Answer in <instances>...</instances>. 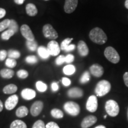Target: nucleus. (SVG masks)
Returning <instances> with one entry per match:
<instances>
[{
    "instance_id": "obj_19",
    "label": "nucleus",
    "mask_w": 128,
    "mask_h": 128,
    "mask_svg": "<svg viewBox=\"0 0 128 128\" xmlns=\"http://www.w3.org/2000/svg\"><path fill=\"white\" fill-rule=\"evenodd\" d=\"M38 54L39 56L43 60H47L50 56V55L48 51L47 48L44 46H40L38 48Z\"/></svg>"
},
{
    "instance_id": "obj_26",
    "label": "nucleus",
    "mask_w": 128,
    "mask_h": 128,
    "mask_svg": "<svg viewBox=\"0 0 128 128\" xmlns=\"http://www.w3.org/2000/svg\"><path fill=\"white\" fill-rule=\"evenodd\" d=\"M14 34H15V32L13 30L8 29L1 34V39L4 40H8L11 37H12Z\"/></svg>"
},
{
    "instance_id": "obj_11",
    "label": "nucleus",
    "mask_w": 128,
    "mask_h": 128,
    "mask_svg": "<svg viewBox=\"0 0 128 128\" xmlns=\"http://www.w3.org/2000/svg\"><path fill=\"white\" fill-rule=\"evenodd\" d=\"M44 108V103L42 101H36L32 105L30 113L33 116H38L40 114Z\"/></svg>"
},
{
    "instance_id": "obj_7",
    "label": "nucleus",
    "mask_w": 128,
    "mask_h": 128,
    "mask_svg": "<svg viewBox=\"0 0 128 128\" xmlns=\"http://www.w3.org/2000/svg\"><path fill=\"white\" fill-rule=\"evenodd\" d=\"M98 108V101L97 97L94 95L90 96L86 103V108L88 111L94 113Z\"/></svg>"
},
{
    "instance_id": "obj_5",
    "label": "nucleus",
    "mask_w": 128,
    "mask_h": 128,
    "mask_svg": "<svg viewBox=\"0 0 128 128\" xmlns=\"http://www.w3.org/2000/svg\"><path fill=\"white\" fill-rule=\"evenodd\" d=\"M64 109L68 114L76 116L80 113V107L78 104L74 102H68L64 105Z\"/></svg>"
},
{
    "instance_id": "obj_1",
    "label": "nucleus",
    "mask_w": 128,
    "mask_h": 128,
    "mask_svg": "<svg viewBox=\"0 0 128 128\" xmlns=\"http://www.w3.org/2000/svg\"><path fill=\"white\" fill-rule=\"evenodd\" d=\"M91 40L98 44H103L108 40V36L102 28H95L91 30L89 33Z\"/></svg>"
},
{
    "instance_id": "obj_51",
    "label": "nucleus",
    "mask_w": 128,
    "mask_h": 128,
    "mask_svg": "<svg viewBox=\"0 0 128 128\" xmlns=\"http://www.w3.org/2000/svg\"><path fill=\"white\" fill-rule=\"evenodd\" d=\"M106 118H107V115H105V116H104V119H106Z\"/></svg>"
},
{
    "instance_id": "obj_28",
    "label": "nucleus",
    "mask_w": 128,
    "mask_h": 128,
    "mask_svg": "<svg viewBox=\"0 0 128 128\" xmlns=\"http://www.w3.org/2000/svg\"><path fill=\"white\" fill-rule=\"evenodd\" d=\"M36 87L39 92H45L48 89V86L46 84L41 81H37L36 83Z\"/></svg>"
},
{
    "instance_id": "obj_37",
    "label": "nucleus",
    "mask_w": 128,
    "mask_h": 128,
    "mask_svg": "<svg viewBox=\"0 0 128 128\" xmlns=\"http://www.w3.org/2000/svg\"><path fill=\"white\" fill-rule=\"evenodd\" d=\"M32 128H46L44 122L42 120H38L34 123Z\"/></svg>"
},
{
    "instance_id": "obj_14",
    "label": "nucleus",
    "mask_w": 128,
    "mask_h": 128,
    "mask_svg": "<svg viewBox=\"0 0 128 128\" xmlns=\"http://www.w3.org/2000/svg\"><path fill=\"white\" fill-rule=\"evenodd\" d=\"M97 119L96 116L90 115L84 118L81 124L82 128H88L97 122Z\"/></svg>"
},
{
    "instance_id": "obj_16",
    "label": "nucleus",
    "mask_w": 128,
    "mask_h": 128,
    "mask_svg": "<svg viewBox=\"0 0 128 128\" xmlns=\"http://www.w3.org/2000/svg\"><path fill=\"white\" fill-rule=\"evenodd\" d=\"M67 94L70 98H80L84 95V92L80 88L74 87L69 90L67 92Z\"/></svg>"
},
{
    "instance_id": "obj_53",
    "label": "nucleus",
    "mask_w": 128,
    "mask_h": 128,
    "mask_svg": "<svg viewBox=\"0 0 128 128\" xmlns=\"http://www.w3.org/2000/svg\"><path fill=\"white\" fill-rule=\"evenodd\" d=\"M44 1H49V0H44Z\"/></svg>"
},
{
    "instance_id": "obj_30",
    "label": "nucleus",
    "mask_w": 128,
    "mask_h": 128,
    "mask_svg": "<svg viewBox=\"0 0 128 128\" xmlns=\"http://www.w3.org/2000/svg\"><path fill=\"white\" fill-rule=\"evenodd\" d=\"M21 54L20 52L18 50H10L8 52V56L10 58L14 59V60H16L18 59L20 57Z\"/></svg>"
},
{
    "instance_id": "obj_29",
    "label": "nucleus",
    "mask_w": 128,
    "mask_h": 128,
    "mask_svg": "<svg viewBox=\"0 0 128 128\" xmlns=\"http://www.w3.org/2000/svg\"><path fill=\"white\" fill-rule=\"evenodd\" d=\"M90 80V74L88 71H85L80 79V82L84 84L88 82Z\"/></svg>"
},
{
    "instance_id": "obj_18",
    "label": "nucleus",
    "mask_w": 128,
    "mask_h": 128,
    "mask_svg": "<svg viewBox=\"0 0 128 128\" xmlns=\"http://www.w3.org/2000/svg\"><path fill=\"white\" fill-rule=\"evenodd\" d=\"M26 12L28 15L31 16V17H34L37 15L38 11L34 4L29 3V4H27L26 7Z\"/></svg>"
},
{
    "instance_id": "obj_31",
    "label": "nucleus",
    "mask_w": 128,
    "mask_h": 128,
    "mask_svg": "<svg viewBox=\"0 0 128 128\" xmlns=\"http://www.w3.org/2000/svg\"><path fill=\"white\" fill-rule=\"evenodd\" d=\"M73 40V38H66V39H64L62 43L60 44V49L62 50H65V49L68 47V46L71 44V42Z\"/></svg>"
},
{
    "instance_id": "obj_43",
    "label": "nucleus",
    "mask_w": 128,
    "mask_h": 128,
    "mask_svg": "<svg viewBox=\"0 0 128 128\" xmlns=\"http://www.w3.org/2000/svg\"><path fill=\"white\" fill-rule=\"evenodd\" d=\"M59 85L58 84V82H53L51 84V89L54 92H57L58 90H59Z\"/></svg>"
},
{
    "instance_id": "obj_33",
    "label": "nucleus",
    "mask_w": 128,
    "mask_h": 128,
    "mask_svg": "<svg viewBox=\"0 0 128 128\" xmlns=\"http://www.w3.org/2000/svg\"><path fill=\"white\" fill-rule=\"evenodd\" d=\"M8 29H10L13 30L16 33H17L18 30V26L16 20H10V23L8 28Z\"/></svg>"
},
{
    "instance_id": "obj_25",
    "label": "nucleus",
    "mask_w": 128,
    "mask_h": 128,
    "mask_svg": "<svg viewBox=\"0 0 128 128\" xmlns=\"http://www.w3.org/2000/svg\"><path fill=\"white\" fill-rule=\"evenodd\" d=\"M50 114L53 118L56 119H62L64 117L63 112L58 108H53L50 111Z\"/></svg>"
},
{
    "instance_id": "obj_17",
    "label": "nucleus",
    "mask_w": 128,
    "mask_h": 128,
    "mask_svg": "<svg viewBox=\"0 0 128 128\" xmlns=\"http://www.w3.org/2000/svg\"><path fill=\"white\" fill-rule=\"evenodd\" d=\"M21 96L22 98L26 100H32L36 97V92L30 88H24L22 91Z\"/></svg>"
},
{
    "instance_id": "obj_9",
    "label": "nucleus",
    "mask_w": 128,
    "mask_h": 128,
    "mask_svg": "<svg viewBox=\"0 0 128 128\" xmlns=\"http://www.w3.org/2000/svg\"><path fill=\"white\" fill-rule=\"evenodd\" d=\"M21 34L27 40L33 41L34 40V36L33 34L30 27L27 24H23L20 28Z\"/></svg>"
},
{
    "instance_id": "obj_42",
    "label": "nucleus",
    "mask_w": 128,
    "mask_h": 128,
    "mask_svg": "<svg viewBox=\"0 0 128 128\" xmlns=\"http://www.w3.org/2000/svg\"><path fill=\"white\" fill-rule=\"evenodd\" d=\"M8 55V53L6 50H0V60L2 61L5 60Z\"/></svg>"
},
{
    "instance_id": "obj_45",
    "label": "nucleus",
    "mask_w": 128,
    "mask_h": 128,
    "mask_svg": "<svg viewBox=\"0 0 128 128\" xmlns=\"http://www.w3.org/2000/svg\"><path fill=\"white\" fill-rule=\"evenodd\" d=\"M124 80L126 87H128V72H126L124 75Z\"/></svg>"
},
{
    "instance_id": "obj_13",
    "label": "nucleus",
    "mask_w": 128,
    "mask_h": 128,
    "mask_svg": "<svg viewBox=\"0 0 128 128\" xmlns=\"http://www.w3.org/2000/svg\"><path fill=\"white\" fill-rule=\"evenodd\" d=\"M90 72L93 76L99 78L103 75L104 69L100 65L95 64L90 67Z\"/></svg>"
},
{
    "instance_id": "obj_49",
    "label": "nucleus",
    "mask_w": 128,
    "mask_h": 128,
    "mask_svg": "<svg viewBox=\"0 0 128 128\" xmlns=\"http://www.w3.org/2000/svg\"><path fill=\"white\" fill-rule=\"evenodd\" d=\"M124 6L128 10V0H126L125 3H124Z\"/></svg>"
},
{
    "instance_id": "obj_20",
    "label": "nucleus",
    "mask_w": 128,
    "mask_h": 128,
    "mask_svg": "<svg viewBox=\"0 0 128 128\" xmlns=\"http://www.w3.org/2000/svg\"><path fill=\"white\" fill-rule=\"evenodd\" d=\"M14 75V72L11 69H2L0 71V76L2 78L6 79H10L12 78Z\"/></svg>"
},
{
    "instance_id": "obj_8",
    "label": "nucleus",
    "mask_w": 128,
    "mask_h": 128,
    "mask_svg": "<svg viewBox=\"0 0 128 128\" xmlns=\"http://www.w3.org/2000/svg\"><path fill=\"white\" fill-rule=\"evenodd\" d=\"M47 49L51 56H56L60 54V48L58 43L55 40H51L48 43Z\"/></svg>"
},
{
    "instance_id": "obj_35",
    "label": "nucleus",
    "mask_w": 128,
    "mask_h": 128,
    "mask_svg": "<svg viewBox=\"0 0 128 128\" xmlns=\"http://www.w3.org/2000/svg\"><path fill=\"white\" fill-rule=\"evenodd\" d=\"M26 62L28 64H35L38 62V59L34 55H29L26 58Z\"/></svg>"
},
{
    "instance_id": "obj_22",
    "label": "nucleus",
    "mask_w": 128,
    "mask_h": 128,
    "mask_svg": "<svg viewBox=\"0 0 128 128\" xmlns=\"http://www.w3.org/2000/svg\"><path fill=\"white\" fill-rule=\"evenodd\" d=\"M28 108L26 106H20L17 108L16 112V114L18 118H24L28 116Z\"/></svg>"
},
{
    "instance_id": "obj_24",
    "label": "nucleus",
    "mask_w": 128,
    "mask_h": 128,
    "mask_svg": "<svg viewBox=\"0 0 128 128\" xmlns=\"http://www.w3.org/2000/svg\"><path fill=\"white\" fill-rule=\"evenodd\" d=\"M10 128H28L26 124L21 120H16L10 124Z\"/></svg>"
},
{
    "instance_id": "obj_4",
    "label": "nucleus",
    "mask_w": 128,
    "mask_h": 128,
    "mask_svg": "<svg viewBox=\"0 0 128 128\" xmlns=\"http://www.w3.org/2000/svg\"><path fill=\"white\" fill-rule=\"evenodd\" d=\"M105 109L107 113L112 117L118 116L119 113V106L116 101L109 100L105 104Z\"/></svg>"
},
{
    "instance_id": "obj_34",
    "label": "nucleus",
    "mask_w": 128,
    "mask_h": 128,
    "mask_svg": "<svg viewBox=\"0 0 128 128\" xmlns=\"http://www.w3.org/2000/svg\"><path fill=\"white\" fill-rule=\"evenodd\" d=\"M10 23V20L9 19H6L0 23V32L4 31L6 28H8Z\"/></svg>"
},
{
    "instance_id": "obj_48",
    "label": "nucleus",
    "mask_w": 128,
    "mask_h": 128,
    "mask_svg": "<svg viewBox=\"0 0 128 128\" xmlns=\"http://www.w3.org/2000/svg\"><path fill=\"white\" fill-rule=\"evenodd\" d=\"M2 110H3V104H2V102L0 100V112H2Z\"/></svg>"
},
{
    "instance_id": "obj_47",
    "label": "nucleus",
    "mask_w": 128,
    "mask_h": 128,
    "mask_svg": "<svg viewBox=\"0 0 128 128\" xmlns=\"http://www.w3.org/2000/svg\"><path fill=\"white\" fill-rule=\"evenodd\" d=\"M14 2H15L16 4L22 5L23 4L24 2L25 1V0H14Z\"/></svg>"
},
{
    "instance_id": "obj_10",
    "label": "nucleus",
    "mask_w": 128,
    "mask_h": 128,
    "mask_svg": "<svg viewBox=\"0 0 128 128\" xmlns=\"http://www.w3.org/2000/svg\"><path fill=\"white\" fill-rule=\"evenodd\" d=\"M18 102V97L16 94L12 95L8 98L5 102V107L8 110H12L14 108Z\"/></svg>"
},
{
    "instance_id": "obj_41",
    "label": "nucleus",
    "mask_w": 128,
    "mask_h": 128,
    "mask_svg": "<svg viewBox=\"0 0 128 128\" xmlns=\"http://www.w3.org/2000/svg\"><path fill=\"white\" fill-rule=\"evenodd\" d=\"M46 128H60L56 123L54 122H50L48 123L46 125Z\"/></svg>"
},
{
    "instance_id": "obj_32",
    "label": "nucleus",
    "mask_w": 128,
    "mask_h": 128,
    "mask_svg": "<svg viewBox=\"0 0 128 128\" xmlns=\"http://www.w3.org/2000/svg\"><path fill=\"white\" fill-rule=\"evenodd\" d=\"M6 65L9 68H13L17 65V61L12 58H7L6 60Z\"/></svg>"
},
{
    "instance_id": "obj_6",
    "label": "nucleus",
    "mask_w": 128,
    "mask_h": 128,
    "mask_svg": "<svg viewBox=\"0 0 128 128\" xmlns=\"http://www.w3.org/2000/svg\"><path fill=\"white\" fill-rule=\"evenodd\" d=\"M43 34L47 39H50L52 40H55L58 38V34L57 32L54 29L52 25L49 24H46L43 27Z\"/></svg>"
},
{
    "instance_id": "obj_38",
    "label": "nucleus",
    "mask_w": 128,
    "mask_h": 128,
    "mask_svg": "<svg viewBox=\"0 0 128 128\" xmlns=\"http://www.w3.org/2000/svg\"><path fill=\"white\" fill-rule=\"evenodd\" d=\"M65 62V56L64 55H60L55 60V63L57 65H61Z\"/></svg>"
},
{
    "instance_id": "obj_46",
    "label": "nucleus",
    "mask_w": 128,
    "mask_h": 128,
    "mask_svg": "<svg viewBox=\"0 0 128 128\" xmlns=\"http://www.w3.org/2000/svg\"><path fill=\"white\" fill-rule=\"evenodd\" d=\"M6 14V10L2 8H0V19L3 18Z\"/></svg>"
},
{
    "instance_id": "obj_36",
    "label": "nucleus",
    "mask_w": 128,
    "mask_h": 128,
    "mask_svg": "<svg viewBox=\"0 0 128 128\" xmlns=\"http://www.w3.org/2000/svg\"><path fill=\"white\" fill-rule=\"evenodd\" d=\"M17 76L18 78H21V79H26V78L28 77V72L26 70H20L17 71Z\"/></svg>"
},
{
    "instance_id": "obj_44",
    "label": "nucleus",
    "mask_w": 128,
    "mask_h": 128,
    "mask_svg": "<svg viewBox=\"0 0 128 128\" xmlns=\"http://www.w3.org/2000/svg\"><path fill=\"white\" fill-rule=\"evenodd\" d=\"M75 49H76V45L74 44H70L64 51H65V52H71V51L74 50Z\"/></svg>"
},
{
    "instance_id": "obj_15",
    "label": "nucleus",
    "mask_w": 128,
    "mask_h": 128,
    "mask_svg": "<svg viewBox=\"0 0 128 128\" xmlns=\"http://www.w3.org/2000/svg\"><path fill=\"white\" fill-rule=\"evenodd\" d=\"M78 54L80 56L84 57L87 56L89 54V49L86 44V43L83 40H80L77 45Z\"/></svg>"
},
{
    "instance_id": "obj_12",
    "label": "nucleus",
    "mask_w": 128,
    "mask_h": 128,
    "mask_svg": "<svg viewBox=\"0 0 128 128\" xmlns=\"http://www.w3.org/2000/svg\"><path fill=\"white\" fill-rule=\"evenodd\" d=\"M78 0H65L64 11L68 14H71L76 10L78 6Z\"/></svg>"
},
{
    "instance_id": "obj_3",
    "label": "nucleus",
    "mask_w": 128,
    "mask_h": 128,
    "mask_svg": "<svg viewBox=\"0 0 128 128\" xmlns=\"http://www.w3.org/2000/svg\"><path fill=\"white\" fill-rule=\"evenodd\" d=\"M105 57L107 60L113 64H118L120 61V56L114 48L112 46H108L104 52Z\"/></svg>"
},
{
    "instance_id": "obj_52",
    "label": "nucleus",
    "mask_w": 128,
    "mask_h": 128,
    "mask_svg": "<svg viewBox=\"0 0 128 128\" xmlns=\"http://www.w3.org/2000/svg\"></svg>"
},
{
    "instance_id": "obj_50",
    "label": "nucleus",
    "mask_w": 128,
    "mask_h": 128,
    "mask_svg": "<svg viewBox=\"0 0 128 128\" xmlns=\"http://www.w3.org/2000/svg\"><path fill=\"white\" fill-rule=\"evenodd\" d=\"M94 128H106L103 125H99V126H96V127H95Z\"/></svg>"
},
{
    "instance_id": "obj_21",
    "label": "nucleus",
    "mask_w": 128,
    "mask_h": 128,
    "mask_svg": "<svg viewBox=\"0 0 128 128\" xmlns=\"http://www.w3.org/2000/svg\"><path fill=\"white\" fill-rule=\"evenodd\" d=\"M17 86H16L15 84H10L6 86V87H4L3 88V92L6 94H11L15 93V92L17 91Z\"/></svg>"
},
{
    "instance_id": "obj_23",
    "label": "nucleus",
    "mask_w": 128,
    "mask_h": 128,
    "mask_svg": "<svg viewBox=\"0 0 128 128\" xmlns=\"http://www.w3.org/2000/svg\"><path fill=\"white\" fill-rule=\"evenodd\" d=\"M76 68L73 65H67L63 68V72L66 76H72L76 72Z\"/></svg>"
},
{
    "instance_id": "obj_39",
    "label": "nucleus",
    "mask_w": 128,
    "mask_h": 128,
    "mask_svg": "<svg viewBox=\"0 0 128 128\" xmlns=\"http://www.w3.org/2000/svg\"><path fill=\"white\" fill-rule=\"evenodd\" d=\"M75 57L72 54H68L65 56V63L66 64H71L74 62Z\"/></svg>"
},
{
    "instance_id": "obj_40",
    "label": "nucleus",
    "mask_w": 128,
    "mask_h": 128,
    "mask_svg": "<svg viewBox=\"0 0 128 128\" xmlns=\"http://www.w3.org/2000/svg\"><path fill=\"white\" fill-rule=\"evenodd\" d=\"M62 83L65 87H68L71 84V81L70 79L66 77H63L62 78Z\"/></svg>"
},
{
    "instance_id": "obj_2",
    "label": "nucleus",
    "mask_w": 128,
    "mask_h": 128,
    "mask_svg": "<svg viewBox=\"0 0 128 128\" xmlns=\"http://www.w3.org/2000/svg\"><path fill=\"white\" fill-rule=\"evenodd\" d=\"M111 90V84L107 80H101L95 88V93L98 97H102L108 93Z\"/></svg>"
},
{
    "instance_id": "obj_27",
    "label": "nucleus",
    "mask_w": 128,
    "mask_h": 128,
    "mask_svg": "<svg viewBox=\"0 0 128 128\" xmlns=\"http://www.w3.org/2000/svg\"><path fill=\"white\" fill-rule=\"evenodd\" d=\"M26 46L28 48V49L30 51H32V52H34V51L38 50V43L36 42L35 40L33 41H28L27 40L26 43Z\"/></svg>"
}]
</instances>
